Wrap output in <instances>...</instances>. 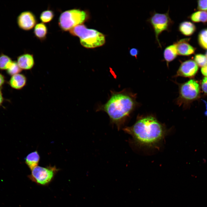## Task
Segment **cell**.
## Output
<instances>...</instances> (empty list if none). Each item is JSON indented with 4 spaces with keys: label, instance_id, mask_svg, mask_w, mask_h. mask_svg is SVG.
<instances>
[{
    "label": "cell",
    "instance_id": "obj_28",
    "mask_svg": "<svg viewBox=\"0 0 207 207\" xmlns=\"http://www.w3.org/2000/svg\"><path fill=\"white\" fill-rule=\"evenodd\" d=\"M3 100L2 93L0 90V105L2 103Z\"/></svg>",
    "mask_w": 207,
    "mask_h": 207
},
{
    "label": "cell",
    "instance_id": "obj_19",
    "mask_svg": "<svg viewBox=\"0 0 207 207\" xmlns=\"http://www.w3.org/2000/svg\"><path fill=\"white\" fill-rule=\"evenodd\" d=\"M12 62L13 61L8 56L1 54L0 55V69L7 70Z\"/></svg>",
    "mask_w": 207,
    "mask_h": 207
},
{
    "label": "cell",
    "instance_id": "obj_16",
    "mask_svg": "<svg viewBox=\"0 0 207 207\" xmlns=\"http://www.w3.org/2000/svg\"><path fill=\"white\" fill-rule=\"evenodd\" d=\"M40 160V156L36 151L29 154L25 158V163L31 170L38 166Z\"/></svg>",
    "mask_w": 207,
    "mask_h": 207
},
{
    "label": "cell",
    "instance_id": "obj_25",
    "mask_svg": "<svg viewBox=\"0 0 207 207\" xmlns=\"http://www.w3.org/2000/svg\"><path fill=\"white\" fill-rule=\"evenodd\" d=\"M129 53L131 56L137 57L139 53V51L136 48H133L130 50Z\"/></svg>",
    "mask_w": 207,
    "mask_h": 207
},
{
    "label": "cell",
    "instance_id": "obj_10",
    "mask_svg": "<svg viewBox=\"0 0 207 207\" xmlns=\"http://www.w3.org/2000/svg\"><path fill=\"white\" fill-rule=\"evenodd\" d=\"M189 39V38L182 39L175 43L178 55L188 56L194 53V49L188 43Z\"/></svg>",
    "mask_w": 207,
    "mask_h": 207
},
{
    "label": "cell",
    "instance_id": "obj_17",
    "mask_svg": "<svg viewBox=\"0 0 207 207\" xmlns=\"http://www.w3.org/2000/svg\"><path fill=\"white\" fill-rule=\"evenodd\" d=\"M190 18L194 22H207V11H199L192 14Z\"/></svg>",
    "mask_w": 207,
    "mask_h": 207
},
{
    "label": "cell",
    "instance_id": "obj_22",
    "mask_svg": "<svg viewBox=\"0 0 207 207\" xmlns=\"http://www.w3.org/2000/svg\"><path fill=\"white\" fill-rule=\"evenodd\" d=\"M195 62L199 66L203 67L207 65V57L202 54H197L194 57Z\"/></svg>",
    "mask_w": 207,
    "mask_h": 207
},
{
    "label": "cell",
    "instance_id": "obj_5",
    "mask_svg": "<svg viewBox=\"0 0 207 207\" xmlns=\"http://www.w3.org/2000/svg\"><path fill=\"white\" fill-rule=\"evenodd\" d=\"M169 10L164 14L154 12L147 20L153 29L156 40L161 48V45L158 39L159 35L163 31L169 30L173 23L169 16Z\"/></svg>",
    "mask_w": 207,
    "mask_h": 207
},
{
    "label": "cell",
    "instance_id": "obj_4",
    "mask_svg": "<svg viewBox=\"0 0 207 207\" xmlns=\"http://www.w3.org/2000/svg\"><path fill=\"white\" fill-rule=\"evenodd\" d=\"M87 13L78 9L66 10L61 13L58 20V24L62 31H69L74 27L82 24L87 18Z\"/></svg>",
    "mask_w": 207,
    "mask_h": 207
},
{
    "label": "cell",
    "instance_id": "obj_15",
    "mask_svg": "<svg viewBox=\"0 0 207 207\" xmlns=\"http://www.w3.org/2000/svg\"><path fill=\"white\" fill-rule=\"evenodd\" d=\"M195 27L191 22L184 21L181 23L179 26V31L183 34L189 36L193 34L195 30Z\"/></svg>",
    "mask_w": 207,
    "mask_h": 207
},
{
    "label": "cell",
    "instance_id": "obj_27",
    "mask_svg": "<svg viewBox=\"0 0 207 207\" xmlns=\"http://www.w3.org/2000/svg\"><path fill=\"white\" fill-rule=\"evenodd\" d=\"M5 81L4 78L3 76L0 74V87L4 84Z\"/></svg>",
    "mask_w": 207,
    "mask_h": 207
},
{
    "label": "cell",
    "instance_id": "obj_18",
    "mask_svg": "<svg viewBox=\"0 0 207 207\" xmlns=\"http://www.w3.org/2000/svg\"><path fill=\"white\" fill-rule=\"evenodd\" d=\"M54 13L51 10L47 9L43 11L40 16V19L43 23L50 22L54 16Z\"/></svg>",
    "mask_w": 207,
    "mask_h": 207
},
{
    "label": "cell",
    "instance_id": "obj_8",
    "mask_svg": "<svg viewBox=\"0 0 207 207\" xmlns=\"http://www.w3.org/2000/svg\"><path fill=\"white\" fill-rule=\"evenodd\" d=\"M19 27L25 30H29L34 27L37 20L35 15L30 11H25L20 14L17 18Z\"/></svg>",
    "mask_w": 207,
    "mask_h": 207
},
{
    "label": "cell",
    "instance_id": "obj_24",
    "mask_svg": "<svg viewBox=\"0 0 207 207\" xmlns=\"http://www.w3.org/2000/svg\"><path fill=\"white\" fill-rule=\"evenodd\" d=\"M201 88L203 91L207 94V77H204L201 83Z\"/></svg>",
    "mask_w": 207,
    "mask_h": 207
},
{
    "label": "cell",
    "instance_id": "obj_20",
    "mask_svg": "<svg viewBox=\"0 0 207 207\" xmlns=\"http://www.w3.org/2000/svg\"><path fill=\"white\" fill-rule=\"evenodd\" d=\"M198 40L200 46L207 49V29L200 31L198 35Z\"/></svg>",
    "mask_w": 207,
    "mask_h": 207
},
{
    "label": "cell",
    "instance_id": "obj_21",
    "mask_svg": "<svg viewBox=\"0 0 207 207\" xmlns=\"http://www.w3.org/2000/svg\"><path fill=\"white\" fill-rule=\"evenodd\" d=\"M22 71L17 62H13L9 68L7 70V72L9 75L13 76L19 74Z\"/></svg>",
    "mask_w": 207,
    "mask_h": 207
},
{
    "label": "cell",
    "instance_id": "obj_2",
    "mask_svg": "<svg viewBox=\"0 0 207 207\" xmlns=\"http://www.w3.org/2000/svg\"><path fill=\"white\" fill-rule=\"evenodd\" d=\"M123 130L132 136L135 143L147 147L156 145L163 139L166 133L163 126L152 116L138 119L133 125L125 127Z\"/></svg>",
    "mask_w": 207,
    "mask_h": 207
},
{
    "label": "cell",
    "instance_id": "obj_14",
    "mask_svg": "<svg viewBox=\"0 0 207 207\" xmlns=\"http://www.w3.org/2000/svg\"><path fill=\"white\" fill-rule=\"evenodd\" d=\"M178 55L176 47L174 43L167 47L163 52L164 58L167 65L170 62L175 59Z\"/></svg>",
    "mask_w": 207,
    "mask_h": 207
},
{
    "label": "cell",
    "instance_id": "obj_1",
    "mask_svg": "<svg viewBox=\"0 0 207 207\" xmlns=\"http://www.w3.org/2000/svg\"><path fill=\"white\" fill-rule=\"evenodd\" d=\"M135 95L125 89L119 92L111 91L110 96L106 102L99 105L96 110L106 112L111 123L119 129L135 108Z\"/></svg>",
    "mask_w": 207,
    "mask_h": 207
},
{
    "label": "cell",
    "instance_id": "obj_13",
    "mask_svg": "<svg viewBox=\"0 0 207 207\" xmlns=\"http://www.w3.org/2000/svg\"><path fill=\"white\" fill-rule=\"evenodd\" d=\"M33 33L35 37L41 41L45 40L48 33L46 25L42 22L37 24L34 27Z\"/></svg>",
    "mask_w": 207,
    "mask_h": 207
},
{
    "label": "cell",
    "instance_id": "obj_11",
    "mask_svg": "<svg viewBox=\"0 0 207 207\" xmlns=\"http://www.w3.org/2000/svg\"><path fill=\"white\" fill-rule=\"evenodd\" d=\"M17 62L22 70H27L32 69L35 64L33 55L29 53H24L18 56Z\"/></svg>",
    "mask_w": 207,
    "mask_h": 207
},
{
    "label": "cell",
    "instance_id": "obj_7",
    "mask_svg": "<svg viewBox=\"0 0 207 207\" xmlns=\"http://www.w3.org/2000/svg\"><path fill=\"white\" fill-rule=\"evenodd\" d=\"M31 170L29 176L30 179L37 184L44 185L52 180L58 169L55 166L44 167L37 166Z\"/></svg>",
    "mask_w": 207,
    "mask_h": 207
},
{
    "label": "cell",
    "instance_id": "obj_26",
    "mask_svg": "<svg viewBox=\"0 0 207 207\" xmlns=\"http://www.w3.org/2000/svg\"><path fill=\"white\" fill-rule=\"evenodd\" d=\"M201 71L204 75L207 77V65L202 68Z\"/></svg>",
    "mask_w": 207,
    "mask_h": 207
},
{
    "label": "cell",
    "instance_id": "obj_29",
    "mask_svg": "<svg viewBox=\"0 0 207 207\" xmlns=\"http://www.w3.org/2000/svg\"><path fill=\"white\" fill-rule=\"evenodd\" d=\"M204 102L205 103L206 106V111L205 112L204 114L205 115L207 116V103L206 102V101H204Z\"/></svg>",
    "mask_w": 207,
    "mask_h": 207
},
{
    "label": "cell",
    "instance_id": "obj_3",
    "mask_svg": "<svg viewBox=\"0 0 207 207\" xmlns=\"http://www.w3.org/2000/svg\"><path fill=\"white\" fill-rule=\"evenodd\" d=\"M72 35L78 37L81 44L87 48H93L103 45L105 42L104 35L93 29H88L83 24L78 25L69 31Z\"/></svg>",
    "mask_w": 207,
    "mask_h": 207
},
{
    "label": "cell",
    "instance_id": "obj_23",
    "mask_svg": "<svg viewBox=\"0 0 207 207\" xmlns=\"http://www.w3.org/2000/svg\"><path fill=\"white\" fill-rule=\"evenodd\" d=\"M198 8L200 10L207 11V0L198 1Z\"/></svg>",
    "mask_w": 207,
    "mask_h": 207
},
{
    "label": "cell",
    "instance_id": "obj_9",
    "mask_svg": "<svg viewBox=\"0 0 207 207\" xmlns=\"http://www.w3.org/2000/svg\"><path fill=\"white\" fill-rule=\"evenodd\" d=\"M198 69V66L194 61L187 60L181 64L175 76L191 77L195 75Z\"/></svg>",
    "mask_w": 207,
    "mask_h": 207
},
{
    "label": "cell",
    "instance_id": "obj_30",
    "mask_svg": "<svg viewBox=\"0 0 207 207\" xmlns=\"http://www.w3.org/2000/svg\"><path fill=\"white\" fill-rule=\"evenodd\" d=\"M206 56L207 57V51H206Z\"/></svg>",
    "mask_w": 207,
    "mask_h": 207
},
{
    "label": "cell",
    "instance_id": "obj_12",
    "mask_svg": "<svg viewBox=\"0 0 207 207\" xmlns=\"http://www.w3.org/2000/svg\"><path fill=\"white\" fill-rule=\"evenodd\" d=\"M27 79L23 74H18L12 76L9 81L10 86L16 89H20L24 87L26 83Z\"/></svg>",
    "mask_w": 207,
    "mask_h": 207
},
{
    "label": "cell",
    "instance_id": "obj_6",
    "mask_svg": "<svg viewBox=\"0 0 207 207\" xmlns=\"http://www.w3.org/2000/svg\"><path fill=\"white\" fill-rule=\"evenodd\" d=\"M179 87V96L177 101L179 106L188 104L197 99L199 96V85L193 79L182 84Z\"/></svg>",
    "mask_w": 207,
    "mask_h": 207
}]
</instances>
